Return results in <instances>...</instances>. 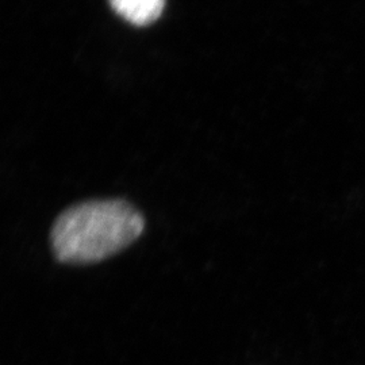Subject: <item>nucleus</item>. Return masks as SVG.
<instances>
[{
  "label": "nucleus",
  "mask_w": 365,
  "mask_h": 365,
  "mask_svg": "<svg viewBox=\"0 0 365 365\" xmlns=\"http://www.w3.org/2000/svg\"><path fill=\"white\" fill-rule=\"evenodd\" d=\"M144 229L143 214L123 199L83 202L54 222L53 253L66 264L98 262L130 247Z\"/></svg>",
  "instance_id": "nucleus-1"
},
{
  "label": "nucleus",
  "mask_w": 365,
  "mask_h": 365,
  "mask_svg": "<svg viewBox=\"0 0 365 365\" xmlns=\"http://www.w3.org/2000/svg\"><path fill=\"white\" fill-rule=\"evenodd\" d=\"M165 0H110L113 9L133 25L144 26L160 16Z\"/></svg>",
  "instance_id": "nucleus-2"
}]
</instances>
